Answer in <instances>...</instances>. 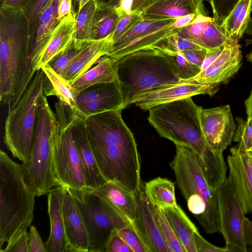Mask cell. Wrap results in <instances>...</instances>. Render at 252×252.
Here are the masks:
<instances>
[{
  "label": "cell",
  "mask_w": 252,
  "mask_h": 252,
  "mask_svg": "<svg viewBox=\"0 0 252 252\" xmlns=\"http://www.w3.org/2000/svg\"><path fill=\"white\" fill-rule=\"evenodd\" d=\"M117 234L130 248L133 252H148V250L131 225H127L118 231Z\"/></svg>",
  "instance_id": "obj_42"
},
{
  "label": "cell",
  "mask_w": 252,
  "mask_h": 252,
  "mask_svg": "<svg viewBox=\"0 0 252 252\" xmlns=\"http://www.w3.org/2000/svg\"><path fill=\"white\" fill-rule=\"evenodd\" d=\"M96 8V4L94 0H90L75 14L73 35L74 38L79 40H89L93 18Z\"/></svg>",
  "instance_id": "obj_35"
},
{
  "label": "cell",
  "mask_w": 252,
  "mask_h": 252,
  "mask_svg": "<svg viewBox=\"0 0 252 252\" xmlns=\"http://www.w3.org/2000/svg\"><path fill=\"white\" fill-rule=\"evenodd\" d=\"M0 252H29V233L22 234L10 246L5 247Z\"/></svg>",
  "instance_id": "obj_46"
},
{
  "label": "cell",
  "mask_w": 252,
  "mask_h": 252,
  "mask_svg": "<svg viewBox=\"0 0 252 252\" xmlns=\"http://www.w3.org/2000/svg\"><path fill=\"white\" fill-rule=\"evenodd\" d=\"M247 152H252V147H251V148Z\"/></svg>",
  "instance_id": "obj_62"
},
{
  "label": "cell",
  "mask_w": 252,
  "mask_h": 252,
  "mask_svg": "<svg viewBox=\"0 0 252 252\" xmlns=\"http://www.w3.org/2000/svg\"><path fill=\"white\" fill-rule=\"evenodd\" d=\"M175 20L176 19L141 20L116 41L111 44L108 55L123 47L136 38L152 31L172 24Z\"/></svg>",
  "instance_id": "obj_33"
},
{
  "label": "cell",
  "mask_w": 252,
  "mask_h": 252,
  "mask_svg": "<svg viewBox=\"0 0 252 252\" xmlns=\"http://www.w3.org/2000/svg\"><path fill=\"white\" fill-rule=\"evenodd\" d=\"M89 0H77L73 7L75 15Z\"/></svg>",
  "instance_id": "obj_55"
},
{
  "label": "cell",
  "mask_w": 252,
  "mask_h": 252,
  "mask_svg": "<svg viewBox=\"0 0 252 252\" xmlns=\"http://www.w3.org/2000/svg\"><path fill=\"white\" fill-rule=\"evenodd\" d=\"M176 154L170 166L188 208L206 233L220 232L217 189L208 184L192 148L175 144Z\"/></svg>",
  "instance_id": "obj_4"
},
{
  "label": "cell",
  "mask_w": 252,
  "mask_h": 252,
  "mask_svg": "<svg viewBox=\"0 0 252 252\" xmlns=\"http://www.w3.org/2000/svg\"><path fill=\"white\" fill-rule=\"evenodd\" d=\"M247 60L252 63V51L247 56Z\"/></svg>",
  "instance_id": "obj_58"
},
{
  "label": "cell",
  "mask_w": 252,
  "mask_h": 252,
  "mask_svg": "<svg viewBox=\"0 0 252 252\" xmlns=\"http://www.w3.org/2000/svg\"><path fill=\"white\" fill-rule=\"evenodd\" d=\"M220 233L230 252H247L244 233L245 213L234 190L230 177L217 189Z\"/></svg>",
  "instance_id": "obj_11"
},
{
  "label": "cell",
  "mask_w": 252,
  "mask_h": 252,
  "mask_svg": "<svg viewBox=\"0 0 252 252\" xmlns=\"http://www.w3.org/2000/svg\"><path fill=\"white\" fill-rule=\"evenodd\" d=\"M161 209L186 252H197L194 233L198 229L182 208L178 205Z\"/></svg>",
  "instance_id": "obj_27"
},
{
  "label": "cell",
  "mask_w": 252,
  "mask_h": 252,
  "mask_svg": "<svg viewBox=\"0 0 252 252\" xmlns=\"http://www.w3.org/2000/svg\"><path fill=\"white\" fill-rule=\"evenodd\" d=\"M77 0H72V4H73V7L74 6V5L75 4L76 1Z\"/></svg>",
  "instance_id": "obj_61"
},
{
  "label": "cell",
  "mask_w": 252,
  "mask_h": 252,
  "mask_svg": "<svg viewBox=\"0 0 252 252\" xmlns=\"http://www.w3.org/2000/svg\"><path fill=\"white\" fill-rule=\"evenodd\" d=\"M146 196L153 205L160 209L178 206L175 192V183L158 177L145 183Z\"/></svg>",
  "instance_id": "obj_31"
},
{
  "label": "cell",
  "mask_w": 252,
  "mask_h": 252,
  "mask_svg": "<svg viewBox=\"0 0 252 252\" xmlns=\"http://www.w3.org/2000/svg\"><path fill=\"white\" fill-rule=\"evenodd\" d=\"M110 36L92 41L70 63L61 77L71 84L89 70L99 59L108 55L111 44Z\"/></svg>",
  "instance_id": "obj_24"
},
{
  "label": "cell",
  "mask_w": 252,
  "mask_h": 252,
  "mask_svg": "<svg viewBox=\"0 0 252 252\" xmlns=\"http://www.w3.org/2000/svg\"><path fill=\"white\" fill-rule=\"evenodd\" d=\"M64 191V188L58 185L47 194L50 231L44 242L46 252H67L69 246L63 216Z\"/></svg>",
  "instance_id": "obj_22"
},
{
  "label": "cell",
  "mask_w": 252,
  "mask_h": 252,
  "mask_svg": "<svg viewBox=\"0 0 252 252\" xmlns=\"http://www.w3.org/2000/svg\"><path fill=\"white\" fill-rule=\"evenodd\" d=\"M237 126L236 128L233 141L238 143V150L246 153L252 147V118L244 120L242 118H236Z\"/></svg>",
  "instance_id": "obj_39"
},
{
  "label": "cell",
  "mask_w": 252,
  "mask_h": 252,
  "mask_svg": "<svg viewBox=\"0 0 252 252\" xmlns=\"http://www.w3.org/2000/svg\"><path fill=\"white\" fill-rule=\"evenodd\" d=\"M125 12L126 11L120 7L115 8L96 5L89 40L97 41L110 36Z\"/></svg>",
  "instance_id": "obj_30"
},
{
  "label": "cell",
  "mask_w": 252,
  "mask_h": 252,
  "mask_svg": "<svg viewBox=\"0 0 252 252\" xmlns=\"http://www.w3.org/2000/svg\"><path fill=\"white\" fill-rule=\"evenodd\" d=\"M29 252H46L44 243L34 226H31L29 232Z\"/></svg>",
  "instance_id": "obj_45"
},
{
  "label": "cell",
  "mask_w": 252,
  "mask_h": 252,
  "mask_svg": "<svg viewBox=\"0 0 252 252\" xmlns=\"http://www.w3.org/2000/svg\"><path fill=\"white\" fill-rule=\"evenodd\" d=\"M50 0H30L22 10L29 25L30 44L32 41L36 32L39 15Z\"/></svg>",
  "instance_id": "obj_40"
},
{
  "label": "cell",
  "mask_w": 252,
  "mask_h": 252,
  "mask_svg": "<svg viewBox=\"0 0 252 252\" xmlns=\"http://www.w3.org/2000/svg\"><path fill=\"white\" fill-rule=\"evenodd\" d=\"M60 0H50L41 11L34 38L30 44L28 80L31 82L36 71L43 51L53 32L60 24L58 7Z\"/></svg>",
  "instance_id": "obj_20"
},
{
  "label": "cell",
  "mask_w": 252,
  "mask_h": 252,
  "mask_svg": "<svg viewBox=\"0 0 252 252\" xmlns=\"http://www.w3.org/2000/svg\"><path fill=\"white\" fill-rule=\"evenodd\" d=\"M72 113L71 131L73 140L84 172L87 189L98 187L107 182L102 174L91 147L86 130V117Z\"/></svg>",
  "instance_id": "obj_18"
},
{
  "label": "cell",
  "mask_w": 252,
  "mask_h": 252,
  "mask_svg": "<svg viewBox=\"0 0 252 252\" xmlns=\"http://www.w3.org/2000/svg\"><path fill=\"white\" fill-rule=\"evenodd\" d=\"M209 0H203V1H208Z\"/></svg>",
  "instance_id": "obj_63"
},
{
  "label": "cell",
  "mask_w": 252,
  "mask_h": 252,
  "mask_svg": "<svg viewBox=\"0 0 252 252\" xmlns=\"http://www.w3.org/2000/svg\"><path fill=\"white\" fill-rule=\"evenodd\" d=\"M252 252V246H250L249 248H247V252Z\"/></svg>",
  "instance_id": "obj_60"
},
{
  "label": "cell",
  "mask_w": 252,
  "mask_h": 252,
  "mask_svg": "<svg viewBox=\"0 0 252 252\" xmlns=\"http://www.w3.org/2000/svg\"><path fill=\"white\" fill-rule=\"evenodd\" d=\"M241 47L239 42L226 44L220 54L208 67L191 79L181 80L180 83L218 85L226 83L241 66Z\"/></svg>",
  "instance_id": "obj_16"
},
{
  "label": "cell",
  "mask_w": 252,
  "mask_h": 252,
  "mask_svg": "<svg viewBox=\"0 0 252 252\" xmlns=\"http://www.w3.org/2000/svg\"><path fill=\"white\" fill-rule=\"evenodd\" d=\"M63 211L65 233L69 244L67 252H88L89 240L83 220L73 198L65 188Z\"/></svg>",
  "instance_id": "obj_23"
},
{
  "label": "cell",
  "mask_w": 252,
  "mask_h": 252,
  "mask_svg": "<svg viewBox=\"0 0 252 252\" xmlns=\"http://www.w3.org/2000/svg\"><path fill=\"white\" fill-rule=\"evenodd\" d=\"M201 124L205 142L212 150L222 153L231 144L236 126L229 105L202 108Z\"/></svg>",
  "instance_id": "obj_12"
},
{
  "label": "cell",
  "mask_w": 252,
  "mask_h": 252,
  "mask_svg": "<svg viewBox=\"0 0 252 252\" xmlns=\"http://www.w3.org/2000/svg\"><path fill=\"white\" fill-rule=\"evenodd\" d=\"M203 0H144L136 12L143 19H177L189 14L208 16Z\"/></svg>",
  "instance_id": "obj_17"
},
{
  "label": "cell",
  "mask_w": 252,
  "mask_h": 252,
  "mask_svg": "<svg viewBox=\"0 0 252 252\" xmlns=\"http://www.w3.org/2000/svg\"><path fill=\"white\" fill-rule=\"evenodd\" d=\"M154 212L163 236L172 252H186L162 210L154 206Z\"/></svg>",
  "instance_id": "obj_38"
},
{
  "label": "cell",
  "mask_w": 252,
  "mask_h": 252,
  "mask_svg": "<svg viewBox=\"0 0 252 252\" xmlns=\"http://www.w3.org/2000/svg\"><path fill=\"white\" fill-rule=\"evenodd\" d=\"M124 0H94L97 6L117 8Z\"/></svg>",
  "instance_id": "obj_53"
},
{
  "label": "cell",
  "mask_w": 252,
  "mask_h": 252,
  "mask_svg": "<svg viewBox=\"0 0 252 252\" xmlns=\"http://www.w3.org/2000/svg\"><path fill=\"white\" fill-rule=\"evenodd\" d=\"M57 116L50 108L46 96L39 107L34 140L29 159L21 164L24 180L36 196L47 194L59 185L52 165L53 133Z\"/></svg>",
  "instance_id": "obj_8"
},
{
  "label": "cell",
  "mask_w": 252,
  "mask_h": 252,
  "mask_svg": "<svg viewBox=\"0 0 252 252\" xmlns=\"http://www.w3.org/2000/svg\"><path fill=\"white\" fill-rule=\"evenodd\" d=\"M230 152L227 158L229 176L245 214H252V158L236 147Z\"/></svg>",
  "instance_id": "obj_19"
},
{
  "label": "cell",
  "mask_w": 252,
  "mask_h": 252,
  "mask_svg": "<svg viewBox=\"0 0 252 252\" xmlns=\"http://www.w3.org/2000/svg\"><path fill=\"white\" fill-rule=\"evenodd\" d=\"M75 100L78 112L86 118L126 107L117 80L92 85L81 91Z\"/></svg>",
  "instance_id": "obj_13"
},
{
  "label": "cell",
  "mask_w": 252,
  "mask_h": 252,
  "mask_svg": "<svg viewBox=\"0 0 252 252\" xmlns=\"http://www.w3.org/2000/svg\"><path fill=\"white\" fill-rule=\"evenodd\" d=\"M43 72L37 70L14 108L8 110L4 142L13 156L22 162L30 156L36 133L39 107L44 96Z\"/></svg>",
  "instance_id": "obj_7"
},
{
  "label": "cell",
  "mask_w": 252,
  "mask_h": 252,
  "mask_svg": "<svg viewBox=\"0 0 252 252\" xmlns=\"http://www.w3.org/2000/svg\"><path fill=\"white\" fill-rule=\"evenodd\" d=\"M163 52H179L187 50L205 49L187 39L178 35L175 30L154 47Z\"/></svg>",
  "instance_id": "obj_36"
},
{
  "label": "cell",
  "mask_w": 252,
  "mask_h": 252,
  "mask_svg": "<svg viewBox=\"0 0 252 252\" xmlns=\"http://www.w3.org/2000/svg\"><path fill=\"white\" fill-rule=\"evenodd\" d=\"M87 190L99 197L125 222L132 225L137 209L135 193L112 181Z\"/></svg>",
  "instance_id": "obj_21"
},
{
  "label": "cell",
  "mask_w": 252,
  "mask_h": 252,
  "mask_svg": "<svg viewBox=\"0 0 252 252\" xmlns=\"http://www.w3.org/2000/svg\"><path fill=\"white\" fill-rule=\"evenodd\" d=\"M195 14L185 15L176 19L173 25L174 30L185 27L190 25L196 17Z\"/></svg>",
  "instance_id": "obj_51"
},
{
  "label": "cell",
  "mask_w": 252,
  "mask_h": 252,
  "mask_svg": "<svg viewBox=\"0 0 252 252\" xmlns=\"http://www.w3.org/2000/svg\"><path fill=\"white\" fill-rule=\"evenodd\" d=\"M142 19L141 15L138 12H132L128 13L125 12L122 14L114 32L110 36L111 44L116 41Z\"/></svg>",
  "instance_id": "obj_41"
},
{
  "label": "cell",
  "mask_w": 252,
  "mask_h": 252,
  "mask_svg": "<svg viewBox=\"0 0 252 252\" xmlns=\"http://www.w3.org/2000/svg\"><path fill=\"white\" fill-rule=\"evenodd\" d=\"M121 111H106L87 117V133L106 180L135 193L142 183L140 158L133 134L124 122Z\"/></svg>",
  "instance_id": "obj_1"
},
{
  "label": "cell",
  "mask_w": 252,
  "mask_h": 252,
  "mask_svg": "<svg viewBox=\"0 0 252 252\" xmlns=\"http://www.w3.org/2000/svg\"><path fill=\"white\" fill-rule=\"evenodd\" d=\"M245 105L248 116L247 118H252V89L249 96L245 101Z\"/></svg>",
  "instance_id": "obj_54"
},
{
  "label": "cell",
  "mask_w": 252,
  "mask_h": 252,
  "mask_svg": "<svg viewBox=\"0 0 252 252\" xmlns=\"http://www.w3.org/2000/svg\"><path fill=\"white\" fill-rule=\"evenodd\" d=\"M162 52L165 55L177 76L181 80L191 79L201 71V67L188 61L181 52Z\"/></svg>",
  "instance_id": "obj_37"
},
{
  "label": "cell",
  "mask_w": 252,
  "mask_h": 252,
  "mask_svg": "<svg viewBox=\"0 0 252 252\" xmlns=\"http://www.w3.org/2000/svg\"><path fill=\"white\" fill-rule=\"evenodd\" d=\"M137 209L132 227L137 233L148 252H172L161 233L154 212V205L146 195L141 183L135 193Z\"/></svg>",
  "instance_id": "obj_14"
},
{
  "label": "cell",
  "mask_w": 252,
  "mask_h": 252,
  "mask_svg": "<svg viewBox=\"0 0 252 252\" xmlns=\"http://www.w3.org/2000/svg\"><path fill=\"white\" fill-rule=\"evenodd\" d=\"M239 1V0H209L213 18L221 24Z\"/></svg>",
  "instance_id": "obj_43"
},
{
  "label": "cell",
  "mask_w": 252,
  "mask_h": 252,
  "mask_svg": "<svg viewBox=\"0 0 252 252\" xmlns=\"http://www.w3.org/2000/svg\"><path fill=\"white\" fill-rule=\"evenodd\" d=\"M41 69L43 72V91L46 96H55L73 112H78L76 104L77 94L71 85L53 70L47 64Z\"/></svg>",
  "instance_id": "obj_26"
},
{
  "label": "cell",
  "mask_w": 252,
  "mask_h": 252,
  "mask_svg": "<svg viewBox=\"0 0 252 252\" xmlns=\"http://www.w3.org/2000/svg\"><path fill=\"white\" fill-rule=\"evenodd\" d=\"M144 0H131L130 10L131 12H136Z\"/></svg>",
  "instance_id": "obj_56"
},
{
  "label": "cell",
  "mask_w": 252,
  "mask_h": 252,
  "mask_svg": "<svg viewBox=\"0 0 252 252\" xmlns=\"http://www.w3.org/2000/svg\"><path fill=\"white\" fill-rule=\"evenodd\" d=\"M117 77L126 107L139 94L181 81L165 55L154 48L135 51L117 60Z\"/></svg>",
  "instance_id": "obj_6"
},
{
  "label": "cell",
  "mask_w": 252,
  "mask_h": 252,
  "mask_svg": "<svg viewBox=\"0 0 252 252\" xmlns=\"http://www.w3.org/2000/svg\"><path fill=\"white\" fill-rule=\"evenodd\" d=\"M91 41L79 40L73 37L67 46L47 64L56 73L62 76L70 63Z\"/></svg>",
  "instance_id": "obj_34"
},
{
  "label": "cell",
  "mask_w": 252,
  "mask_h": 252,
  "mask_svg": "<svg viewBox=\"0 0 252 252\" xmlns=\"http://www.w3.org/2000/svg\"><path fill=\"white\" fill-rule=\"evenodd\" d=\"M65 188L73 198L83 220L89 240L88 252H105L108 243L118 231L130 224L87 189Z\"/></svg>",
  "instance_id": "obj_10"
},
{
  "label": "cell",
  "mask_w": 252,
  "mask_h": 252,
  "mask_svg": "<svg viewBox=\"0 0 252 252\" xmlns=\"http://www.w3.org/2000/svg\"><path fill=\"white\" fill-rule=\"evenodd\" d=\"M36 194L25 183L21 164L0 151V251L11 245L31 224Z\"/></svg>",
  "instance_id": "obj_5"
},
{
  "label": "cell",
  "mask_w": 252,
  "mask_h": 252,
  "mask_svg": "<svg viewBox=\"0 0 252 252\" xmlns=\"http://www.w3.org/2000/svg\"><path fill=\"white\" fill-rule=\"evenodd\" d=\"M252 12V0H239L221 23V26L229 40L239 42L246 32Z\"/></svg>",
  "instance_id": "obj_29"
},
{
  "label": "cell",
  "mask_w": 252,
  "mask_h": 252,
  "mask_svg": "<svg viewBox=\"0 0 252 252\" xmlns=\"http://www.w3.org/2000/svg\"><path fill=\"white\" fill-rule=\"evenodd\" d=\"M202 109L188 97L149 109L148 120L160 137L194 149L205 177L212 182L221 178L227 167L222 153L212 150L205 142L201 124Z\"/></svg>",
  "instance_id": "obj_2"
},
{
  "label": "cell",
  "mask_w": 252,
  "mask_h": 252,
  "mask_svg": "<svg viewBox=\"0 0 252 252\" xmlns=\"http://www.w3.org/2000/svg\"><path fill=\"white\" fill-rule=\"evenodd\" d=\"M106 252H133L130 248L117 233L112 237L108 243Z\"/></svg>",
  "instance_id": "obj_47"
},
{
  "label": "cell",
  "mask_w": 252,
  "mask_h": 252,
  "mask_svg": "<svg viewBox=\"0 0 252 252\" xmlns=\"http://www.w3.org/2000/svg\"><path fill=\"white\" fill-rule=\"evenodd\" d=\"M30 37L22 10L0 9V100L15 108L30 84Z\"/></svg>",
  "instance_id": "obj_3"
},
{
  "label": "cell",
  "mask_w": 252,
  "mask_h": 252,
  "mask_svg": "<svg viewBox=\"0 0 252 252\" xmlns=\"http://www.w3.org/2000/svg\"><path fill=\"white\" fill-rule=\"evenodd\" d=\"M244 233L247 245L252 246V220L246 217L244 220Z\"/></svg>",
  "instance_id": "obj_52"
},
{
  "label": "cell",
  "mask_w": 252,
  "mask_h": 252,
  "mask_svg": "<svg viewBox=\"0 0 252 252\" xmlns=\"http://www.w3.org/2000/svg\"><path fill=\"white\" fill-rule=\"evenodd\" d=\"M194 242L197 252H230L226 246L220 248L210 243L200 235L198 230L194 233Z\"/></svg>",
  "instance_id": "obj_44"
},
{
  "label": "cell",
  "mask_w": 252,
  "mask_h": 252,
  "mask_svg": "<svg viewBox=\"0 0 252 252\" xmlns=\"http://www.w3.org/2000/svg\"><path fill=\"white\" fill-rule=\"evenodd\" d=\"M75 16L74 12L72 0H60L58 7V16L60 20L67 16Z\"/></svg>",
  "instance_id": "obj_50"
},
{
  "label": "cell",
  "mask_w": 252,
  "mask_h": 252,
  "mask_svg": "<svg viewBox=\"0 0 252 252\" xmlns=\"http://www.w3.org/2000/svg\"><path fill=\"white\" fill-rule=\"evenodd\" d=\"M208 51H209L206 49H198L184 51L181 52L188 61L201 67Z\"/></svg>",
  "instance_id": "obj_48"
},
{
  "label": "cell",
  "mask_w": 252,
  "mask_h": 252,
  "mask_svg": "<svg viewBox=\"0 0 252 252\" xmlns=\"http://www.w3.org/2000/svg\"><path fill=\"white\" fill-rule=\"evenodd\" d=\"M220 85L177 83L162 85L136 96L133 103L144 110L157 105L198 94L214 95Z\"/></svg>",
  "instance_id": "obj_15"
},
{
  "label": "cell",
  "mask_w": 252,
  "mask_h": 252,
  "mask_svg": "<svg viewBox=\"0 0 252 252\" xmlns=\"http://www.w3.org/2000/svg\"><path fill=\"white\" fill-rule=\"evenodd\" d=\"M117 60L107 56L97 63L70 85L77 94L82 90L95 84L117 80Z\"/></svg>",
  "instance_id": "obj_25"
},
{
  "label": "cell",
  "mask_w": 252,
  "mask_h": 252,
  "mask_svg": "<svg viewBox=\"0 0 252 252\" xmlns=\"http://www.w3.org/2000/svg\"><path fill=\"white\" fill-rule=\"evenodd\" d=\"M173 24L143 34L107 56L117 60L129 53L146 48H153L156 44L174 30L173 28Z\"/></svg>",
  "instance_id": "obj_32"
},
{
  "label": "cell",
  "mask_w": 252,
  "mask_h": 252,
  "mask_svg": "<svg viewBox=\"0 0 252 252\" xmlns=\"http://www.w3.org/2000/svg\"><path fill=\"white\" fill-rule=\"evenodd\" d=\"M57 122L53 133L52 165L60 186L86 189L83 168L73 140L71 109L60 101L55 104Z\"/></svg>",
  "instance_id": "obj_9"
},
{
  "label": "cell",
  "mask_w": 252,
  "mask_h": 252,
  "mask_svg": "<svg viewBox=\"0 0 252 252\" xmlns=\"http://www.w3.org/2000/svg\"><path fill=\"white\" fill-rule=\"evenodd\" d=\"M75 16H67L61 21L53 32L42 55L38 70L63 50L73 37Z\"/></svg>",
  "instance_id": "obj_28"
},
{
  "label": "cell",
  "mask_w": 252,
  "mask_h": 252,
  "mask_svg": "<svg viewBox=\"0 0 252 252\" xmlns=\"http://www.w3.org/2000/svg\"><path fill=\"white\" fill-rule=\"evenodd\" d=\"M246 153L247 154L248 156H249L251 158H252V152H247Z\"/></svg>",
  "instance_id": "obj_59"
},
{
  "label": "cell",
  "mask_w": 252,
  "mask_h": 252,
  "mask_svg": "<svg viewBox=\"0 0 252 252\" xmlns=\"http://www.w3.org/2000/svg\"><path fill=\"white\" fill-rule=\"evenodd\" d=\"M246 33L252 36V20H250L248 28L246 32ZM250 42H252V40H251Z\"/></svg>",
  "instance_id": "obj_57"
},
{
  "label": "cell",
  "mask_w": 252,
  "mask_h": 252,
  "mask_svg": "<svg viewBox=\"0 0 252 252\" xmlns=\"http://www.w3.org/2000/svg\"><path fill=\"white\" fill-rule=\"evenodd\" d=\"M30 0H0V9L6 10H22Z\"/></svg>",
  "instance_id": "obj_49"
}]
</instances>
